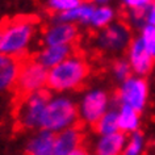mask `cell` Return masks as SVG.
I'll list each match as a JSON object with an SVG mask.
<instances>
[{"mask_svg":"<svg viewBox=\"0 0 155 155\" xmlns=\"http://www.w3.org/2000/svg\"><path fill=\"white\" fill-rule=\"evenodd\" d=\"M49 71L45 66L36 61L34 55L25 54L18 59V71L13 86L9 91L13 92V103L20 104L34 92L42 90L48 83Z\"/></svg>","mask_w":155,"mask_h":155,"instance_id":"6da1fadb","label":"cell"},{"mask_svg":"<svg viewBox=\"0 0 155 155\" xmlns=\"http://www.w3.org/2000/svg\"><path fill=\"white\" fill-rule=\"evenodd\" d=\"M40 22L36 15H18L8 17L5 29L0 38V54L15 57L24 54L25 48L33 36L34 26Z\"/></svg>","mask_w":155,"mask_h":155,"instance_id":"7a4b0ae2","label":"cell"},{"mask_svg":"<svg viewBox=\"0 0 155 155\" xmlns=\"http://www.w3.org/2000/svg\"><path fill=\"white\" fill-rule=\"evenodd\" d=\"M90 74V66L80 57H72L50 68L46 87L54 91L76 90Z\"/></svg>","mask_w":155,"mask_h":155,"instance_id":"3957f363","label":"cell"},{"mask_svg":"<svg viewBox=\"0 0 155 155\" xmlns=\"http://www.w3.org/2000/svg\"><path fill=\"white\" fill-rule=\"evenodd\" d=\"M78 121V108L75 104L67 99H57L46 105L41 117L40 127L42 130L54 133L71 127Z\"/></svg>","mask_w":155,"mask_h":155,"instance_id":"277c9868","label":"cell"},{"mask_svg":"<svg viewBox=\"0 0 155 155\" xmlns=\"http://www.w3.org/2000/svg\"><path fill=\"white\" fill-rule=\"evenodd\" d=\"M51 94L42 88L16 105V118L20 129H33L41 125V117L46 105L50 103Z\"/></svg>","mask_w":155,"mask_h":155,"instance_id":"5b68a950","label":"cell"},{"mask_svg":"<svg viewBox=\"0 0 155 155\" xmlns=\"http://www.w3.org/2000/svg\"><path fill=\"white\" fill-rule=\"evenodd\" d=\"M118 99L122 105H129L138 113L145 107L147 99V83L143 79H129L124 83L122 90L118 94Z\"/></svg>","mask_w":155,"mask_h":155,"instance_id":"8992f818","label":"cell"},{"mask_svg":"<svg viewBox=\"0 0 155 155\" xmlns=\"http://www.w3.org/2000/svg\"><path fill=\"white\" fill-rule=\"evenodd\" d=\"M83 121H78L71 127L59 131L54 137V155H70L72 151L82 147L83 141Z\"/></svg>","mask_w":155,"mask_h":155,"instance_id":"52a82bcc","label":"cell"},{"mask_svg":"<svg viewBox=\"0 0 155 155\" xmlns=\"http://www.w3.org/2000/svg\"><path fill=\"white\" fill-rule=\"evenodd\" d=\"M108 97L104 91H94L88 94L82 104L83 120L90 122L92 126L105 114Z\"/></svg>","mask_w":155,"mask_h":155,"instance_id":"ba28073f","label":"cell"},{"mask_svg":"<svg viewBox=\"0 0 155 155\" xmlns=\"http://www.w3.org/2000/svg\"><path fill=\"white\" fill-rule=\"evenodd\" d=\"M37 62H40L46 68L54 67V66L62 63L66 59H70L71 57H80V53L76 51V48L74 44L68 45H58V46H49L44 51L33 54Z\"/></svg>","mask_w":155,"mask_h":155,"instance_id":"9c48e42d","label":"cell"},{"mask_svg":"<svg viewBox=\"0 0 155 155\" xmlns=\"http://www.w3.org/2000/svg\"><path fill=\"white\" fill-rule=\"evenodd\" d=\"M130 42L129 28L125 22L118 21L107 26L101 36V45L109 50H122Z\"/></svg>","mask_w":155,"mask_h":155,"instance_id":"30bf717a","label":"cell"},{"mask_svg":"<svg viewBox=\"0 0 155 155\" xmlns=\"http://www.w3.org/2000/svg\"><path fill=\"white\" fill-rule=\"evenodd\" d=\"M155 58L147 51L142 38L130 42V67L137 74H149L154 66Z\"/></svg>","mask_w":155,"mask_h":155,"instance_id":"8fae6325","label":"cell"},{"mask_svg":"<svg viewBox=\"0 0 155 155\" xmlns=\"http://www.w3.org/2000/svg\"><path fill=\"white\" fill-rule=\"evenodd\" d=\"M78 38V26L75 24H61L49 29L45 34V41L49 46L74 44Z\"/></svg>","mask_w":155,"mask_h":155,"instance_id":"7c38bea8","label":"cell"},{"mask_svg":"<svg viewBox=\"0 0 155 155\" xmlns=\"http://www.w3.org/2000/svg\"><path fill=\"white\" fill-rule=\"evenodd\" d=\"M55 133L42 130L30 139L26 147V155H54Z\"/></svg>","mask_w":155,"mask_h":155,"instance_id":"4fadbf2b","label":"cell"},{"mask_svg":"<svg viewBox=\"0 0 155 155\" xmlns=\"http://www.w3.org/2000/svg\"><path fill=\"white\" fill-rule=\"evenodd\" d=\"M125 134L121 131L104 135L96 146V155H120L125 145Z\"/></svg>","mask_w":155,"mask_h":155,"instance_id":"5bb4252c","label":"cell"},{"mask_svg":"<svg viewBox=\"0 0 155 155\" xmlns=\"http://www.w3.org/2000/svg\"><path fill=\"white\" fill-rule=\"evenodd\" d=\"M139 121V113L129 105H122L118 113V129L121 133L137 131Z\"/></svg>","mask_w":155,"mask_h":155,"instance_id":"9a60e30c","label":"cell"},{"mask_svg":"<svg viewBox=\"0 0 155 155\" xmlns=\"http://www.w3.org/2000/svg\"><path fill=\"white\" fill-rule=\"evenodd\" d=\"M96 133L103 135H109L120 131L118 129V113L116 110L105 112V114L94 125Z\"/></svg>","mask_w":155,"mask_h":155,"instance_id":"2e32d148","label":"cell"},{"mask_svg":"<svg viewBox=\"0 0 155 155\" xmlns=\"http://www.w3.org/2000/svg\"><path fill=\"white\" fill-rule=\"evenodd\" d=\"M26 53L24 54H18L16 61L13 63H11L9 66L0 70V90H11V87L13 86L15 80L17 76V71H18V59L21 57H24Z\"/></svg>","mask_w":155,"mask_h":155,"instance_id":"e0dca14e","label":"cell"},{"mask_svg":"<svg viewBox=\"0 0 155 155\" xmlns=\"http://www.w3.org/2000/svg\"><path fill=\"white\" fill-rule=\"evenodd\" d=\"M86 3H92V0H49V8L51 9V12H57V11L66 12V11L75 9Z\"/></svg>","mask_w":155,"mask_h":155,"instance_id":"ac0fdd59","label":"cell"},{"mask_svg":"<svg viewBox=\"0 0 155 155\" xmlns=\"http://www.w3.org/2000/svg\"><path fill=\"white\" fill-rule=\"evenodd\" d=\"M142 145H143L142 133L141 131H134L121 155H139L142 151Z\"/></svg>","mask_w":155,"mask_h":155,"instance_id":"d6986e66","label":"cell"},{"mask_svg":"<svg viewBox=\"0 0 155 155\" xmlns=\"http://www.w3.org/2000/svg\"><path fill=\"white\" fill-rule=\"evenodd\" d=\"M112 17H113V12H112V9L108 8V7H101V8L95 11L92 22H94V25L97 26V28H101V26H105L107 28V25L110 22Z\"/></svg>","mask_w":155,"mask_h":155,"instance_id":"ffe728a7","label":"cell"},{"mask_svg":"<svg viewBox=\"0 0 155 155\" xmlns=\"http://www.w3.org/2000/svg\"><path fill=\"white\" fill-rule=\"evenodd\" d=\"M142 41L145 44L146 50L155 58V28L153 25L145 26L142 34Z\"/></svg>","mask_w":155,"mask_h":155,"instance_id":"44dd1931","label":"cell"},{"mask_svg":"<svg viewBox=\"0 0 155 155\" xmlns=\"http://www.w3.org/2000/svg\"><path fill=\"white\" fill-rule=\"evenodd\" d=\"M113 70H114V74L117 75V78L120 80H122L124 83H125L126 80L131 79V67H130V64H127L125 61L114 62Z\"/></svg>","mask_w":155,"mask_h":155,"instance_id":"7402d4cb","label":"cell"},{"mask_svg":"<svg viewBox=\"0 0 155 155\" xmlns=\"http://www.w3.org/2000/svg\"><path fill=\"white\" fill-rule=\"evenodd\" d=\"M133 11H147L151 8L154 0H124Z\"/></svg>","mask_w":155,"mask_h":155,"instance_id":"603a6c76","label":"cell"},{"mask_svg":"<svg viewBox=\"0 0 155 155\" xmlns=\"http://www.w3.org/2000/svg\"><path fill=\"white\" fill-rule=\"evenodd\" d=\"M17 55L15 57H8V55H3V54H0V70L7 67V66H9L11 63H13L15 61H16Z\"/></svg>","mask_w":155,"mask_h":155,"instance_id":"cb8c5ba5","label":"cell"},{"mask_svg":"<svg viewBox=\"0 0 155 155\" xmlns=\"http://www.w3.org/2000/svg\"><path fill=\"white\" fill-rule=\"evenodd\" d=\"M149 25H153L155 28V0L153 3V5H151V8L149 11Z\"/></svg>","mask_w":155,"mask_h":155,"instance_id":"d4e9b609","label":"cell"},{"mask_svg":"<svg viewBox=\"0 0 155 155\" xmlns=\"http://www.w3.org/2000/svg\"><path fill=\"white\" fill-rule=\"evenodd\" d=\"M70 155H90V154H88V151L86 149H83V147H79V149H76L75 151H72Z\"/></svg>","mask_w":155,"mask_h":155,"instance_id":"484cf974","label":"cell"},{"mask_svg":"<svg viewBox=\"0 0 155 155\" xmlns=\"http://www.w3.org/2000/svg\"><path fill=\"white\" fill-rule=\"evenodd\" d=\"M92 2H97V3H105L108 0H92Z\"/></svg>","mask_w":155,"mask_h":155,"instance_id":"4316f807","label":"cell"}]
</instances>
